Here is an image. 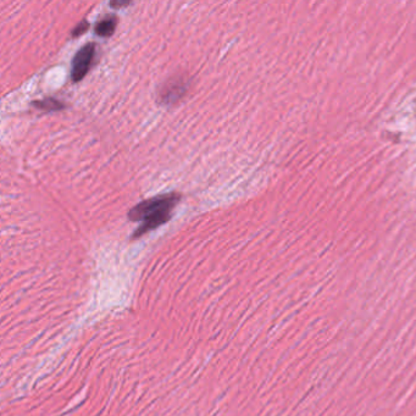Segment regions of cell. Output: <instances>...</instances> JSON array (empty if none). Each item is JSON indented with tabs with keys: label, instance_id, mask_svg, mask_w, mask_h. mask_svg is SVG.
Masks as SVG:
<instances>
[{
	"label": "cell",
	"instance_id": "cell-1",
	"mask_svg": "<svg viewBox=\"0 0 416 416\" xmlns=\"http://www.w3.org/2000/svg\"><path fill=\"white\" fill-rule=\"evenodd\" d=\"M180 193H165L141 201L127 214L129 220L142 221V225L134 231L132 239H138L150 231L166 224L173 217V210L181 201Z\"/></svg>",
	"mask_w": 416,
	"mask_h": 416
},
{
	"label": "cell",
	"instance_id": "cell-2",
	"mask_svg": "<svg viewBox=\"0 0 416 416\" xmlns=\"http://www.w3.org/2000/svg\"><path fill=\"white\" fill-rule=\"evenodd\" d=\"M96 43H87L75 54L71 64L72 82H81L86 77L96 58Z\"/></svg>",
	"mask_w": 416,
	"mask_h": 416
},
{
	"label": "cell",
	"instance_id": "cell-3",
	"mask_svg": "<svg viewBox=\"0 0 416 416\" xmlns=\"http://www.w3.org/2000/svg\"><path fill=\"white\" fill-rule=\"evenodd\" d=\"M186 83L182 78L173 80V81L165 83V86L160 89L159 93V99L165 104V106H171L186 93Z\"/></svg>",
	"mask_w": 416,
	"mask_h": 416
},
{
	"label": "cell",
	"instance_id": "cell-4",
	"mask_svg": "<svg viewBox=\"0 0 416 416\" xmlns=\"http://www.w3.org/2000/svg\"><path fill=\"white\" fill-rule=\"evenodd\" d=\"M119 19L115 15H106L103 19L99 20L96 24V34L101 38H109L115 32Z\"/></svg>",
	"mask_w": 416,
	"mask_h": 416
},
{
	"label": "cell",
	"instance_id": "cell-5",
	"mask_svg": "<svg viewBox=\"0 0 416 416\" xmlns=\"http://www.w3.org/2000/svg\"><path fill=\"white\" fill-rule=\"evenodd\" d=\"M32 106H34L36 109H39V110L43 111L64 110V109L66 108V104H65V103H62V101L55 99V98H44L42 101H34Z\"/></svg>",
	"mask_w": 416,
	"mask_h": 416
},
{
	"label": "cell",
	"instance_id": "cell-6",
	"mask_svg": "<svg viewBox=\"0 0 416 416\" xmlns=\"http://www.w3.org/2000/svg\"><path fill=\"white\" fill-rule=\"evenodd\" d=\"M88 29H89V22L87 20H82L81 22L75 26V29H72L71 37H73V38L80 37L82 34H86Z\"/></svg>",
	"mask_w": 416,
	"mask_h": 416
},
{
	"label": "cell",
	"instance_id": "cell-7",
	"mask_svg": "<svg viewBox=\"0 0 416 416\" xmlns=\"http://www.w3.org/2000/svg\"><path fill=\"white\" fill-rule=\"evenodd\" d=\"M109 5L113 9H121V8H126L131 5V1H110Z\"/></svg>",
	"mask_w": 416,
	"mask_h": 416
}]
</instances>
